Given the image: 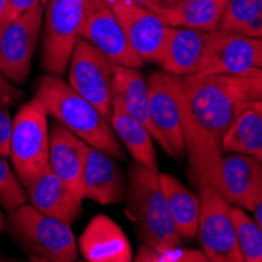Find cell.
I'll use <instances>...</instances> for the list:
<instances>
[{
  "instance_id": "1",
  "label": "cell",
  "mask_w": 262,
  "mask_h": 262,
  "mask_svg": "<svg viewBox=\"0 0 262 262\" xmlns=\"http://www.w3.org/2000/svg\"><path fill=\"white\" fill-rule=\"evenodd\" d=\"M250 104L241 76L196 73L181 77L185 157L198 188L215 184L223 134Z\"/></svg>"
},
{
  "instance_id": "2",
  "label": "cell",
  "mask_w": 262,
  "mask_h": 262,
  "mask_svg": "<svg viewBox=\"0 0 262 262\" xmlns=\"http://www.w3.org/2000/svg\"><path fill=\"white\" fill-rule=\"evenodd\" d=\"M35 96L44 104L49 116L80 137L90 146L124 160L126 152L108 120L90 101L61 79V76L42 74L36 80Z\"/></svg>"
},
{
  "instance_id": "3",
  "label": "cell",
  "mask_w": 262,
  "mask_h": 262,
  "mask_svg": "<svg viewBox=\"0 0 262 262\" xmlns=\"http://www.w3.org/2000/svg\"><path fill=\"white\" fill-rule=\"evenodd\" d=\"M126 215L132 222L141 244L152 248L182 245L166 198L159 181V171L134 162L127 173Z\"/></svg>"
},
{
  "instance_id": "4",
  "label": "cell",
  "mask_w": 262,
  "mask_h": 262,
  "mask_svg": "<svg viewBox=\"0 0 262 262\" xmlns=\"http://www.w3.org/2000/svg\"><path fill=\"white\" fill-rule=\"evenodd\" d=\"M7 228L19 247L35 259L73 262L79 247L71 225L39 212L32 204L8 210Z\"/></svg>"
},
{
  "instance_id": "5",
  "label": "cell",
  "mask_w": 262,
  "mask_h": 262,
  "mask_svg": "<svg viewBox=\"0 0 262 262\" xmlns=\"http://www.w3.org/2000/svg\"><path fill=\"white\" fill-rule=\"evenodd\" d=\"M49 113L35 96L16 113L10 140L8 159L24 188H27L49 165Z\"/></svg>"
},
{
  "instance_id": "6",
  "label": "cell",
  "mask_w": 262,
  "mask_h": 262,
  "mask_svg": "<svg viewBox=\"0 0 262 262\" xmlns=\"http://www.w3.org/2000/svg\"><path fill=\"white\" fill-rule=\"evenodd\" d=\"M86 8L88 0H47L44 4L41 68L46 74L63 76L68 71Z\"/></svg>"
},
{
  "instance_id": "7",
  "label": "cell",
  "mask_w": 262,
  "mask_h": 262,
  "mask_svg": "<svg viewBox=\"0 0 262 262\" xmlns=\"http://www.w3.org/2000/svg\"><path fill=\"white\" fill-rule=\"evenodd\" d=\"M115 63L83 38L76 41L68 64V83L110 121L113 112Z\"/></svg>"
},
{
  "instance_id": "8",
  "label": "cell",
  "mask_w": 262,
  "mask_h": 262,
  "mask_svg": "<svg viewBox=\"0 0 262 262\" xmlns=\"http://www.w3.org/2000/svg\"><path fill=\"white\" fill-rule=\"evenodd\" d=\"M149 116L157 141L176 160L185 159V141L181 113V77L157 71L148 79Z\"/></svg>"
},
{
  "instance_id": "9",
  "label": "cell",
  "mask_w": 262,
  "mask_h": 262,
  "mask_svg": "<svg viewBox=\"0 0 262 262\" xmlns=\"http://www.w3.org/2000/svg\"><path fill=\"white\" fill-rule=\"evenodd\" d=\"M196 237L203 253L213 262H242L231 220V204L213 185L200 188Z\"/></svg>"
},
{
  "instance_id": "10",
  "label": "cell",
  "mask_w": 262,
  "mask_h": 262,
  "mask_svg": "<svg viewBox=\"0 0 262 262\" xmlns=\"http://www.w3.org/2000/svg\"><path fill=\"white\" fill-rule=\"evenodd\" d=\"M44 5L36 4L24 14L0 27V58L4 74L20 85L30 74L36 42L41 36Z\"/></svg>"
},
{
  "instance_id": "11",
  "label": "cell",
  "mask_w": 262,
  "mask_h": 262,
  "mask_svg": "<svg viewBox=\"0 0 262 262\" xmlns=\"http://www.w3.org/2000/svg\"><path fill=\"white\" fill-rule=\"evenodd\" d=\"M134 52L145 63H160L170 26L157 13L130 0L110 4Z\"/></svg>"
},
{
  "instance_id": "12",
  "label": "cell",
  "mask_w": 262,
  "mask_h": 262,
  "mask_svg": "<svg viewBox=\"0 0 262 262\" xmlns=\"http://www.w3.org/2000/svg\"><path fill=\"white\" fill-rule=\"evenodd\" d=\"M79 36L91 42L115 64L141 68L145 64L130 47L112 7L102 0H88Z\"/></svg>"
},
{
  "instance_id": "13",
  "label": "cell",
  "mask_w": 262,
  "mask_h": 262,
  "mask_svg": "<svg viewBox=\"0 0 262 262\" xmlns=\"http://www.w3.org/2000/svg\"><path fill=\"white\" fill-rule=\"evenodd\" d=\"M259 39L241 33L213 30L198 73L241 76L257 66Z\"/></svg>"
},
{
  "instance_id": "14",
  "label": "cell",
  "mask_w": 262,
  "mask_h": 262,
  "mask_svg": "<svg viewBox=\"0 0 262 262\" xmlns=\"http://www.w3.org/2000/svg\"><path fill=\"white\" fill-rule=\"evenodd\" d=\"M213 187L231 206L253 212L262 195V160L239 152L223 154Z\"/></svg>"
},
{
  "instance_id": "15",
  "label": "cell",
  "mask_w": 262,
  "mask_h": 262,
  "mask_svg": "<svg viewBox=\"0 0 262 262\" xmlns=\"http://www.w3.org/2000/svg\"><path fill=\"white\" fill-rule=\"evenodd\" d=\"M88 148V143L61 123L51 124L49 166L80 200H83V170Z\"/></svg>"
},
{
  "instance_id": "16",
  "label": "cell",
  "mask_w": 262,
  "mask_h": 262,
  "mask_svg": "<svg viewBox=\"0 0 262 262\" xmlns=\"http://www.w3.org/2000/svg\"><path fill=\"white\" fill-rule=\"evenodd\" d=\"M79 253L88 262H130L134 253L124 231L110 217H93L77 241Z\"/></svg>"
},
{
  "instance_id": "17",
  "label": "cell",
  "mask_w": 262,
  "mask_h": 262,
  "mask_svg": "<svg viewBox=\"0 0 262 262\" xmlns=\"http://www.w3.org/2000/svg\"><path fill=\"white\" fill-rule=\"evenodd\" d=\"M126 174L116 159L90 146L83 170V198L99 204H120L126 198Z\"/></svg>"
},
{
  "instance_id": "18",
  "label": "cell",
  "mask_w": 262,
  "mask_h": 262,
  "mask_svg": "<svg viewBox=\"0 0 262 262\" xmlns=\"http://www.w3.org/2000/svg\"><path fill=\"white\" fill-rule=\"evenodd\" d=\"M27 200L39 212L66 223L76 222L82 213V200L51 170H46L26 188Z\"/></svg>"
},
{
  "instance_id": "19",
  "label": "cell",
  "mask_w": 262,
  "mask_h": 262,
  "mask_svg": "<svg viewBox=\"0 0 262 262\" xmlns=\"http://www.w3.org/2000/svg\"><path fill=\"white\" fill-rule=\"evenodd\" d=\"M209 38L210 32L170 27L163 55L159 63L162 71L178 77L196 74L209 44Z\"/></svg>"
},
{
  "instance_id": "20",
  "label": "cell",
  "mask_w": 262,
  "mask_h": 262,
  "mask_svg": "<svg viewBox=\"0 0 262 262\" xmlns=\"http://www.w3.org/2000/svg\"><path fill=\"white\" fill-rule=\"evenodd\" d=\"M138 69L140 68L115 64L112 80L113 101L120 102L127 113L145 124L152 138L157 140V132L149 116L148 80L143 77L141 71Z\"/></svg>"
},
{
  "instance_id": "21",
  "label": "cell",
  "mask_w": 262,
  "mask_h": 262,
  "mask_svg": "<svg viewBox=\"0 0 262 262\" xmlns=\"http://www.w3.org/2000/svg\"><path fill=\"white\" fill-rule=\"evenodd\" d=\"M229 0H178L163 2L160 17L170 27H185L203 32L220 29V20Z\"/></svg>"
},
{
  "instance_id": "22",
  "label": "cell",
  "mask_w": 262,
  "mask_h": 262,
  "mask_svg": "<svg viewBox=\"0 0 262 262\" xmlns=\"http://www.w3.org/2000/svg\"><path fill=\"white\" fill-rule=\"evenodd\" d=\"M110 124L121 141V145L140 165H145L151 170L159 171L157 156L152 135L148 127L127 113L120 102L113 101V112L110 116Z\"/></svg>"
},
{
  "instance_id": "23",
  "label": "cell",
  "mask_w": 262,
  "mask_h": 262,
  "mask_svg": "<svg viewBox=\"0 0 262 262\" xmlns=\"http://www.w3.org/2000/svg\"><path fill=\"white\" fill-rule=\"evenodd\" d=\"M159 181L178 232L182 239H195L200 220V198L173 174L159 173Z\"/></svg>"
},
{
  "instance_id": "24",
  "label": "cell",
  "mask_w": 262,
  "mask_h": 262,
  "mask_svg": "<svg viewBox=\"0 0 262 262\" xmlns=\"http://www.w3.org/2000/svg\"><path fill=\"white\" fill-rule=\"evenodd\" d=\"M223 154L239 152L262 160V116L248 105L232 121L222 138Z\"/></svg>"
},
{
  "instance_id": "25",
  "label": "cell",
  "mask_w": 262,
  "mask_h": 262,
  "mask_svg": "<svg viewBox=\"0 0 262 262\" xmlns=\"http://www.w3.org/2000/svg\"><path fill=\"white\" fill-rule=\"evenodd\" d=\"M231 220L242 262H262V229L248 210L231 206Z\"/></svg>"
},
{
  "instance_id": "26",
  "label": "cell",
  "mask_w": 262,
  "mask_h": 262,
  "mask_svg": "<svg viewBox=\"0 0 262 262\" xmlns=\"http://www.w3.org/2000/svg\"><path fill=\"white\" fill-rule=\"evenodd\" d=\"M138 262H207V256L203 250H190L182 245L152 248L141 244L135 256Z\"/></svg>"
},
{
  "instance_id": "27",
  "label": "cell",
  "mask_w": 262,
  "mask_h": 262,
  "mask_svg": "<svg viewBox=\"0 0 262 262\" xmlns=\"http://www.w3.org/2000/svg\"><path fill=\"white\" fill-rule=\"evenodd\" d=\"M7 159L8 157L0 154V206L5 210H11L20 204H26L27 192Z\"/></svg>"
},
{
  "instance_id": "28",
  "label": "cell",
  "mask_w": 262,
  "mask_h": 262,
  "mask_svg": "<svg viewBox=\"0 0 262 262\" xmlns=\"http://www.w3.org/2000/svg\"><path fill=\"white\" fill-rule=\"evenodd\" d=\"M259 13H262V0H229L220 20V30L237 33Z\"/></svg>"
},
{
  "instance_id": "29",
  "label": "cell",
  "mask_w": 262,
  "mask_h": 262,
  "mask_svg": "<svg viewBox=\"0 0 262 262\" xmlns=\"http://www.w3.org/2000/svg\"><path fill=\"white\" fill-rule=\"evenodd\" d=\"M241 79L244 82L250 102H256V101L262 102V68L256 66L250 69L248 73L241 74Z\"/></svg>"
},
{
  "instance_id": "30",
  "label": "cell",
  "mask_w": 262,
  "mask_h": 262,
  "mask_svg": "<svg viewBox=\"0 0 262 262\" xmlns=\"http://www.w3.org/2000/svg\"><path fill=\"white\" fill-rule=\"evenodd\" d=\"M24 98V93L0 71V107L8 108Z\"/></svg>"
},
{
  "instance_id": "31",
  "label": "cell",
  "mask_w": 262,
  "mask_h": 262,
  "mask_svg": "<svg viewBox=\"0 0 262 262\" xmlns=\"http://www.w3.org/2000/svg\"><path fill=\"white\" fill-rule=\"evenodd\" d=\"M36 4H41V0H7L5 11L2 14V19H0V27L7 26V24H10L16 17L24 14Z\"/></svg>"
},
{
  "instance_id": "32",
  "label": "cell",
  "mask_w": 262,
  "mask_h": 262,
  "mask_svg": "<svg viewBox=\"0 0 262 262\" xmlns=\"http://www.w3.org/2000/svg\"><path fill=\"white\" fill-rule=\"evenodd\" d=\"M13 120L11 113L0 107V154L8 157L10 154V140H11V132H13Z\"/></svg>"
},
{
  "instance_id": "33",
  "label": "cell",
  "mask_w": 262,
  "mask_h": 262,
  "mask_svg": "<svg viewBox=\"0 0 262 262\" xmlns=\"http://www.w3.org/2000/svg\"><path fill=\"white\" fill-rule=\"evenodd\" d=\"M244 36H248V38H262V13H259L256 17H253L250 22H247L245 26L237 32Z\"/></svg>"
},
{
  "instance_id": "34",
  "label": "cell",
  "mask_w": 262,
  "mask_h": 262,
  "mask_svg": "<svg viewBox=\"0 0 262 262\" xmlns=\"http://www.w3.org/2000/svg\"><path fill=\"white\" fill-rule=\"evenodd\" d=\"M130 2H135L145 8H149L151 11H154L157 14H160L162 7H163V0H130Z\"/></svg>"
},
{
  "instance_id": "35",
  "label": "cell",
  "mask_w": 262,
  "mask_h": 262,
  "mask_svg": "<svg viewBox=\"0 0 262 262\" xmlns=\"http://www.w3.org/2000/svg\"><path fill=\"white\" fill-rule=\"evenodd\" d=\"M253 219L256 220V223L262 229V195H260V198L257 200V203H256V206L253 209Z\"/></svg>"
},
{
  "instance_id": "36",
  "label": "cell",
  "mask_w": 262,
  "mask_h": 262,
  "mask_svg": "<svg viewBox=\"0 0 262 262\" xmlns=\"http://www.w3.org/2000/svg\"><path fill=\"white\" fill-rule=\"evenodd\" d=\"M257 68H262V38H259V52H257Z\"/></svg>"
},
{
  "instance_id": "37",
  "label": "cell",
  "mask_w": 262,
  "mask_h": 262,
  "mask_svg": "<svg viewBox=\"0 0 262 262\" xmlns=\"http://www.w3.org/2000/svg\"><path fill=\"white\" fill-rule=\"evenodd\" d=\"M7 229V219L4 217L2 210H0V232H4Z\"/></svg>"
},
{
  "instance_id": "38",
  "label": "cell",
  "mask_w": 262,
  "mask_h": 262,
  "mask_svg": "<svg viewBox=\"0 0 262 262\" xmlns=\"http://www.w3.org/2000/svg\"><path fill=\"white\" fill-rule=\"evenodd\" d=\"M250 105H251V107H253V108H254V110H256V112H257V113L260 115V116H262V102H260V101L251 102Z\"/></svg>"
},
{
  "instance_id": "39",
  "label": "cell",
  "mask_w": 262,
  "mask_h": 262,
  "mask_svg": "<svg viewBox=\"0 0 262 262\" xmlns=\"http://www.w3.org/2000/svg\"><path fill=\"white\" fill-rule=\"evenodd\" d=\"M5 7H7V0H0V19H2V14L5 11Z\"/></svg>"
},
{
  "instance_id": "40",
  "label": "cell",
  "mask_w": 262,
  "mask_h": 262,
  "mask_svg": "<svg viewBox=\"0 0 262 262\" xmlns=\"http://www.w3.org/2000/svg\"><path fill=\"white\" fill-rule=\"evenodd\" d=\"M163 2H166V4H171V2H178V0H163Z\"/></svg>"
},
{
  "instance_id": "41",
  "label": "cell",
  "mask_w": 262,
  "mask_h": 262,
  "mask_svg": "<svg viewBox=\"0 0 262 262\" xmlns=\"http://www.w3.org/2000/svg\"><path fill=\"white\" fill-rule=\"evenodd\" d=\"M102 2H105V4H108V5H110V4L113 2V0H102Z\"/></svg>"
},
{
  "instance_id": "42",
  "label": "cell",
  "mask_w": 262,
  "mask_h": 262,
  "mask_svg": "<svg viewBox=\"0 0 262 262\" xmlns=\"http://www.w3.org/2000/svg\"><path fill=\"white\" fill-rule=\"evenodd\" d=\"M2 68H4V64H2V58H0V71H2ZM4 73V71H2Z\"/></svg>"
},
{
  "instance_id": "43",
  "label": "cell",
  "mask_w": 262,
  "mask_h": 262,
  "mask_svg": "<svg viewBox=\"0 0 262 262\" xmlns=\"http://www.w3.org/2000/svg\"><path fill=\"white\" fill-rule=\"evenodd\" d=\"M46 2H47V0H41V4H42V5H44Z\"/></svg>"
}]
</instances>
